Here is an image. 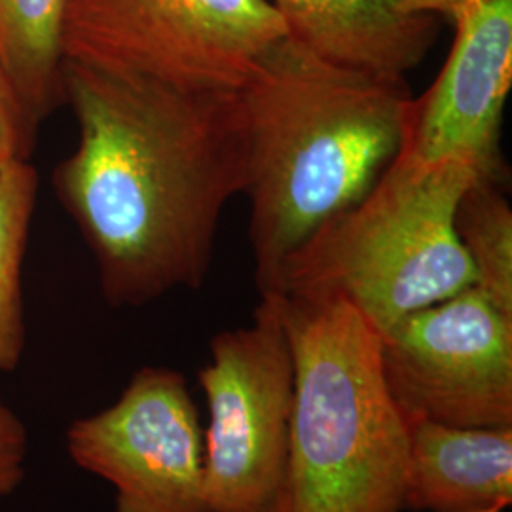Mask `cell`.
Segmentation results:
<instances>
[{
  "label": "cell",
  "instance_id": "obj_1",
  "mask_svg": "<svg viewBox=\"0 0 512 512\" xmlns=\"http://www.w3.org/2000/svg\"><path fill=\"white\" fill-rule=\"evenodd\" d=\"M73 154L55 196L97 262L112 306H143L207 275L220 217L249 177L239 92H186L63 63Z\"/></svg>",
  "mask_w": 512,
  "mask_h": 512
},
{
  "label": "cell",
  "instance_id": "obj_2",
  "mask_svg": "<svg viewBox=\"0 0 512 512\" xmlns=\"http://www.w3.org/2000/svg\"><path fill=\"white\" fill-rule=\"evenodd\" d=\"M249 131L256 285L279 294L289 262L361 202L404 145L406 86L329 63L285 37L241 88Z\"/></svg>",
  "mask_w": 512,
  "mask_h": 512
},
{
  "label": "cell",
  "instance_id": "obj_3",
  "mask_svg": "<svg viewBox=\"0 0 512 512\" xmlns=\"http://www.w3.org/2000/svg\"><path fill=\"white\" fill-rule=\"evenodd\" d=\"M283 298L294 366V512H403L408 429L382 336L338 298Z\"/></svg>",
  "mask_w": 512,
  "mask_h": 512
},
{
  "label": "cell",
  "instance_id": "obj_4",
  "mask_svg": "<svg viewBox=\"0 0 512 512\" xmlns=\"http://www.w3.org/2000/svg\"><path fill=\"white\" fill-rule=\"evenodd\" d=\"M480 177L486 175L469 162L397 154L365 198L289 262L281 296L344 300L382 336L404 317L473 287L475 268L456 215Z\"/></svg>",
  "mask_w": 512,
  "mask_h": 512
},
{
  "label": "cell",
  "instance_id": "obj_5",
  "mask_svg": "<svg viewBox=\"0 0 512 512\" xmlns=\"http://www.w3.org/2000/svg\"><path fill=\"white\" fill-rule=\"evenodd\" d=\"M285 37L270 0H65L61 54L186 92H241Z\"/></svg>",
  "mask_w": 512,
  "mask_h": 512
},
{
  "label": "cell",
  "instance_id": "obj_6",
  "mask_svg": "<svg viewBox=\"0 0 512 512\" xmlns=\"http://www.w3.org/2000/svg\"><path fill=\"white\" fill-rule=\"evenodd\" d=\"M200 385L209 412L203 450L213 512H294V366L279 294H262L249 327L211 342Z\"/></svg>",
  "mask_w": 512,
  "mask_h": 512
},
{
  "label": "cell",
  "instance_id": "obj_7",
  "mask_svg": "<svg viewBox=\"0 0 512 512\" xmlns=\"http://www.w3.org/2000/svg\"><path fill=\"white\" fill-rule=\"evenodd\" d=\"M382 370L404 421L512 425V313L476 285L382 334Z\"/></svg>",
  "mask_w": 512,
  "mask_h": 512
},
{
  "label": "cell",
  "instance_id": "obj_8",
  "mask_svg": "<svg viewBox=\"0 0 512 512\" xmlns=\"http://www.w3.org/2000/svg\"><path fill=\"white\" fill-rule=\"evenodd\" d=\"M67 448L116 488V512H213L202 423L177 370L141 368L116 403L74 421Z\"/></svg>",
  "mask_w": 512,
  "mask_h": 512
},
{
  "label": "cell",
  "instance_id": "obj_9",
  "mask_svg": "<svg viewBox=\"0 0 512 512\" xmlns=\"http://www.w3.org/2000/svg\"><path fill=\"white\" fill-rule=\"evenodd\" d=\"M456 37L437 80L410 101L399 154L461 160L497 179L499 131L512 84V0H467L450 16Z\"/></svg>",
  "mask_w": 512,
  "mask_h": 512
},
{
  "label": "cell",
  "instance_id": "obj_10",
  "mask_svg": "<svg viewBox=\"0 0 512 512\" xmlns=\"http://www.w3.org/2000/svg\"><path fill=\"white\" fill-rule=\"evenodd\" d=\"M287 37L311 54L389 82L425 59L437 38V16L406 0H270Z\"/></svg>",
  "mask_w": 512,
  "mask_h": 512
},
{
  "label": "cell",
  "instance_id": "obj_11",
  "mask_svg": "<svg viewBox=\"0 0 512 512\" xmlns=\"http://www.w3.org/2000/svg\"><path fill=\"white\" fill-rule=\"evenodd\" d=\"M404 509H507L512 501L511 427H456L408 420Z\"/></svg>",
  "mask_w": 512,
  "mask_h": 512
},
{
  "label": "cell",
  "instance_id": "obj_12",
  "mask_svg": "<svg viewBox=\"0 0 512 512\" xmlns=\"http://www.w3.org/2000/svg\"><path fill=\"white\" fill-rule=\"evenodd\" d=\"M63 8L65 0H0V63L38 128L65 105Z\"/></svg>",
  "mask_w": 512,
  "mask_h": 512
},
{
  "label": "cell",
  "instance_id": "obj_13",
  "mask_svg": "<svg viewBox=\"0 0 512 512\" xmlns=\"http://www.w3.org/2000/svg\"><path fill=\"white\" fill-rule=\"evenodd\" d=\"M38 171L31 160L0 167V370L18 368L25 348L21 272L37 207Z\"/></svg>",
  "mask_w": 512,
  "mask_h": 512
},
{
  "label": "cell",
  "instance_id": "obj_14",
  "mask_svg": "<svg viewBox=\"0 0 512 512\" xmlns=\"http://www.w3.org/2000/svg\"><path fill=\"white\" fill-rule=\"evenodd\" d=\"M456 226L475 268L476 287L512 313V211L495 179L480 177L467 188Z\"/></svg>",
  "mask_w": 512,
  "mask_h": 512
},
{
  "label": "cell",
  "instance_id": "obj_15",
  "mask_svg": "<svg viewBox=\"0 0 512 512\" xmlns=\"http://www.w3.org/2000/svg\"><path fill=\"white\" fill-rule=\"evenodd\" d=\"M37 133L38 126L27 116L0 63V167L12 160H31Z\"/></svg>",
  "mask_w": 512,
  "mask_h": 512
},
{
  "label": "cell",
  "instance_id": "obj_16",
  "mask_svg": "<svg viewBox=\"0 0 512 512\" xmlns=\"http://www.w3.org/2000/svg\"><path fill=\"white\" fill-rule=\"evenodd\" d=\"M29 440L16 412L0 399V497L12 494L23 476Z\"/></svg>",
  "mask_w": 512,
  "mask_h": 512
},
{
  "label": "cell",
  "instance_id": "obj_17",
  "mask_svg": "<svg viewBox=\"0 0 512 512\" xmlns=\"http://www.w3.org/2000/svg\"><path fill=\"white\" fill-rule=\"evenodd\" d=\"M406 2L410 8H414L418 12L433 14L437 18H442V16L450 18L467 0H406Z\"/></svg>",
  "mask_w": 512,
  "mask_h": 512
},
{
  "label": "cell",
  "instance_id": "obj_18",
  "mask_svg": "<svg viewBox=\"0 0 512 512\" xmlns=\"http://www.w3.org/2000/svg\"><path fill=\"white\" fill-rule=\"evenodd\" d=\"M503 507H484V509H471V511H458V512H503Z\"/></svg>",
  "mask_w": 512,
  "mask_h": 512
}]
</instances>
